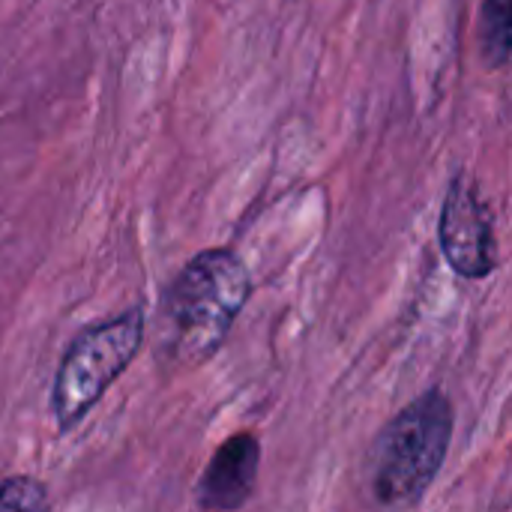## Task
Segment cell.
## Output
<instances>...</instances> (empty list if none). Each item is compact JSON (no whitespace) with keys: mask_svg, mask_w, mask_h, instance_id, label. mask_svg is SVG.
<instances>
[{"mask_svg":"<svg viewBox=\"0 0 512 512\" xmlns=\"http://www.w3.org/2000/svg\"><path fill=\"white\" fill-rule=\"evenodd\" d=\"M252 279L231 249L195 255L162 297V345L177 366H204L225 345L234 321L249 303Z\"/></svg>","mask_w":512,"mask_h":512,"instance_id":"6da1fadb","label":"cell"},{"mask_svg":"<svg viewBox=\"0 0 512 512\" xmlns=\"http://www.w3.org/2000/svg\"><path fill=\"white\" fill-rule=\"evenodd\" d=\"M456 414L441 390H429L402 408L378 435L369 456V486L381 507L417 504L441 474Z\"/></svg>","mask_w":512,"mask_h":512,"instance_id":"7a4b0ae2","label":"cell"},{"mask_svg":"<svg viewBox=\"0 0 512 512\" xmlns=\"http://www.w3.org/2000/svg\"><path fill=\"white\" fill-rule=\"evenodd\" d=\"M144 330V312L129 309L111 321L81 330L72 339L51 381V417L57 429H75L96 408V402L138 357Z\"/></svg>","mask_w":512,"mask_h":512,"instance_id":"3957f363","label":"cell"},{"mask_svg":"<svg viewBox=\"0 0 512 512\" xmlns=\"http://www.w3.org/2000/svg\"><path fill=\"white\" fill-rule=\"evenodd\" d=\"M438 243L462 279H486L498 270V231L492 204L468 174H456L438 216Z\"/></svg>","mask_w":512,"mask_h":512,"instance_id":"277c9868","label":"cell"},{"mask_svg":"<svg viewBox=\"0 0 512 512\" xmlns=\"http://www.w3.org/2000/svg\"><path fill=\"white\" fill-rule=\"evenodd\" d=\"M261 471V444L252 432H237L219 444L198 480V507L201 510H240L258 483Z\"/></svg>","mask_w":512,"mask_h":512,"instance_id":"5b68a950","label":"cell"},{"mask_svg":"<svg viewBox=\"0 0 512 512\" xmlns=\"http://www.w3.org/2000/svg\"><path fill=\"white\" fill-rule=\"evenodd\" d=\"M480 54L489 69H504L512 51V0H483L477 24Z\"/></svg>","mask_w":512,"mask_h":512,"instance_id":"8992f818","label":"cell"},{"mask_svg":"<svg viewBox=\"0 0 512 512\" xmlns=\"http://www.w3.org/2000/svg\"><path fill=\"white\" fill-rule=\"evenodd\" d=\"M0 510H48V489L33 477H6L0 480Z\"/></svg>","mask_w":512,"mask_h":512,"instance_id":"52a82bcc","label":"cell"}]
</instances>
